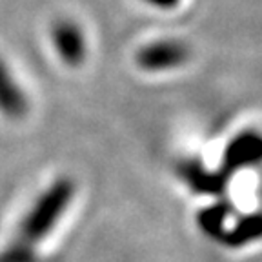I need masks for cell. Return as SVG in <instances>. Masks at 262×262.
I'll return each mask as SVG.
<instances>
[{
    "mask_svg": "<svg viewBox=\"0 0 262 262\" xmlns=\"http://www.w3.org/2000/svg\"><path fill=\"white\" fill-rule=\"evenodd\" d=\"M73 193L75 188L70 179L57 180L46 189V193H42L20 226V248H31L53 229L58 219L64 215Z\"/></svg>",
    "mask_w": 262,
    "mask_h": 262,
    "instance_id": "1",
    "label": "cell"
},
{
    "mask_svg": "<svg viewBox=\"0 0 262 262\" xmlns=\"http://www.w3.org/2000/svg\"><path fill=\"white\" fill-rule=\"evenodd\" d=\"M0 111L9 119H18L28 111V98L2 58H0Z\"/></svg>",
    "mask_w": 262,
    "mask_h": 262,
    "instance_id": "3",
    "label": "cell"
},
{
    "mask_svg": "<svg viewBox=\"0 0 262 262\" xmlns=\"http://www.w3.org/2000/svg\"><path fill=\"white\" fill-rule=\"evenodd\" d=\"M184 58V48L173 42H159V44L147 46L139 53L137 60L144 70L157 71L166 70L171 66L179 64Z\"/></svg>",
    "mask_w": 262,
    "mask_h": 262,
    "instance_id": "4",
    "label": "cell"
},
{
    "mask_svg": "<svg viewBox=\"0 0 262 262\" xmlns=\"http://www.w3.org/2000/svg\"><path fill=\"white\" fill-rule=\"evenodd\" d=\"M147 2L153 6H159V8H171V6H175L179 0H147Z\"/></svg>",
    "mask_w": 262,
    "mask_h": 262,
    "instance_id": "5",
    "label": "cell"
},
{
    "mask_svg": "<svg viewBox=\"0 0 262 262\" xmlns=\"http://www.w3.org/2000/svg\"><path fill=\"white\" fill-rule=\"evenodd\" d=\"M51 40L57 49V53L68 66L82 64L86 57V40L84 33L80 31L75 22L71 20H58L51 29Z\"/></svg>",
    "mask_w": 262,
    "mask_h": 262,
    "instance_id": "2",
    "label": "cell"
}]
</instances>
